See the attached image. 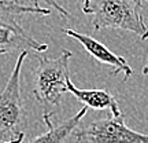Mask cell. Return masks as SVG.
<instances>
[{
    "label": "cell",
    "instance_id": "6da1fadb",
    "mask_svg": "<svg viewBox=\"0 0 148 143\" xmlns=\"http://www.w3.org/2000/svg\"><path fill=\"white\" fill-rule=\"evenodd\" d=\"M82 12L92 15V26L96 32L119 29L134 33L140 40L148 39V28L141 14V0H84Z\"/></svg>",
    "mask_w": 148,
    "mask_h": 143
},
{
    "label": "cell",
    "instance_id": "7a4b0ae2",
    "mask_svg": "<svg viewBox=\"0 0 148 143\" xmlns=\"http://www.w3.org/2000/svg\"><path fill=\"white\" fill-rule=\"evenodd\" d=\"M29 51H21L4 90L0 92V143H22L25 139V107L21 98V72Z\"/></svg>",
    "mask_w": 148,
    "mask_h": 143
},
{
    "label": "cell",
    "instance_id": "3957f363",
    "mask_svg": "<svg viewBox=\"0 0 148 143\" xmlns=\"http://www.w3.org/2000/svg\"><path fill=\"white\" fill-rule=\"evenodd\" d=\"M73 53L63 50L58 58H47L37 54V65L33 80V95L42 106H55L67 92V80L70 79V59Z\"/></svg>",
    "mask_w": 148,
    "mask_h": 143
},
{
    "label": "cell",
    "instance_id": "277c9868",
    "mask_svg": "<svg viewBox=\"0 0 148 143\" xmlns=\"http://www.w3.org/2000/svg\"><path fill=\"white\" fill-rule=\"evenodd\" d=\"M73 135L77 143H148L147 133L126 127L125 114L92 121Z\"/></svg>",
    "mask_w": 148,
    "mask_h": 143
},
{
    "label": "cell",
    "instance_id": "5b68a950",
    "mask_svg": "<svg viewBox=\"0 0 148 143\" xmlns=\"http://www.w3.org/2000/svg\"><path fill=\"white\" fill-rule=\"evenodd\" d=\"M63 33L66 36L77 40L79 44H82L85 51L89 54V55H92L96 61H99L103 65L111 66L112 68V70L110 72L111 76H116L118 73H123V76H125L123 81H126L129 77H132L133 69L130 68V65L126 62V59L119 57V55H116V54H114L104 44L97 41L96 39L88 36V35H84V33H79L77 30H74V29H69V28L63 29Z\"/></svg>",
    "mask_w": 148,
    "mask_h": 143
},
{
    "label": "cell",
    "instance_id": "8992f818",
    "mask_svg": "<svg viewBox=\"0 0 148 143\" xmlns=\"http://www.w3.org/2000/svg\"><path fill=\"white\" fill-rule=\"evenodd\" d=\"M34 51L42 54L48 50V44L36 40L21 26L18 21L0 22V55L10 51Z\"/></svg>",
    "mask_w": 148,
    "mask_h": 143
},
{
    "label": "cell",
    "instance_id": "52a82bcc",
    "mask_svg": "<svg viewBox=\"0 0 148 143\" xmlns=\"http://www.w3.org/2000/svg\"><path fill=\"white\" fill-rule=\"evenodd\" d=\"M88 107H82L78 113H75L70 118L62 121L60 124H53L52 113H42V121L47 125V132L42 135H38L34 139H32L29 143H66L67 138L77 129L79 122L86 116Z\"/></svg>",
    "mask_w": 148,
    "mask_h": 143
},
{
    "label": "cell",
    "instance_id": "ba28073f",
    "mask_svg": "<svg viewBox=\"0 0 148 143\" xmlns=\"http://www.w3.org/2000/svg\"><path fill=\"white\" fill-rule=\"evenodd\" d=\"M67 92L73 94L77 101L84 103L85 107L93 109V110H108L111 111V116H121L119 105L116 98L111 92L106 90H82L77 88L71 80H67Z\"/></svg>",
    "mask_w": 148,
    "mask_h": 143
},
{
    "label": "cell",
    "instance_id": "9c48e42d",
    "mask_svg": "<svg viewBox=\"0 0 148 143\" xmlns=\"http://www.w3.org/2000/svg\"><path fill=\"white\" fill-rule=\"evenodd\" d=\"M52 11L49 8L33 7L30 4H23L15 0H0V22L16 21L18 17L23 14H37V15H49Z\"/></svg>",
    "mask_w": 148,
    "mask_h": 143
},
{
    "label": "cell",
    "instance_id": "30bf717a",
    "mask_svg": "<svg viewBox=\"0 0 148 143\" xmlns=\"http://www.w3.org/2000/svg\"><path fill=\"white\" fill-rule=\"evenodd\" d=\"M30 1V6H33V7H40V4H38V1L40 0H29ZM41 1H45L48 6H51L53 10H56L59 12V15H62V17H66V18H70V12L64 7H62V6L59 4L56 0H41Z\"/></svg>",
    "mask_w": 148,
    "mask_h": 143
},
{
    "label": "cell",
    "instance_id": "8fae6325",
    "mask_svg": "<svg viewBox=\"0 0 148 143\" xmlns=\"http://www.w3.org/2000/svg\"><path fill=\"white\" fill-rule=\"evenodd\" d=\"M143 74L144 76H148V61H147V64L144 65V68H143Z\"/></svg>",
    "mask_w": 148,
    "mask_h": 143
},
{
    "label": "cell",
    "instance_id": "7c38bea8",
    "mask_svg": "<svg viewBox=\"0 0 148 143\" xmlns=\"http://www.w3.org/2000/svg\"><path fill=\"white\" fill-rule=\"evenodd\" d=\"M145 1H147V3H148V0H145Z\"/></svg>",
    "mask_w": 148,
    "mask_h": 143
}]
</instances>
